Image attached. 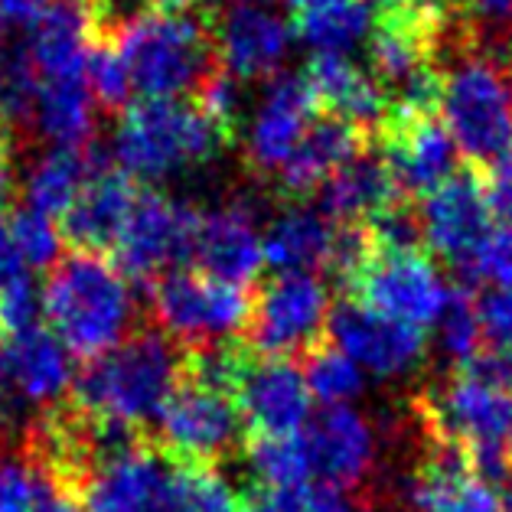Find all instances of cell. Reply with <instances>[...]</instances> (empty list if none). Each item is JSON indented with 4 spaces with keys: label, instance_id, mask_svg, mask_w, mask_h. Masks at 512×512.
<instances>
[{
    "label": "cell",
    "instance_id": "obj_1",
    "mask_svg": "<svg viewBox=\"0 0 512 512\" xmlns=\"http://www.w3.org/2000/svg\"><path fill=\"white\" fill-rule=\"evenodd\" d=\"M43 314L72 356L98 359L131 336L137 301L131 281L102 255L59 258L43 287Z\"/></svg>",
    "mask_w": 512,
    "mask_h": 512
},
{
    "label": "cell",
    "instance_id": "obj_2",
    "mask_svg": "<svg viewBox=\"0 0 512 512\" xmlns=\"http://www.w3.org/2000/svg\"><path fill=\"white\" fill-rule=\"evenodd\" d=\"M186 353L160 330L128 336L111 353L92 359L76 379V405L95 421L137 431L157 421L167 398L183 382Z\"/></svg>",
    "mask_w": 512,
    "mask_h": 512
},
{
    "label": "cell",
    "instance_id": "obj_3",
    "mask_svg": "<svg viewBox=\"0 0 512 512\" xmlns=\"http://www.w3.org/2000/svg\"><path fill=\"white\" fill-rule=\"evenodd\" d=\"M444 56L451 62L444 66L437 115L467 167L486 173L512 157V66L477 49L473 33Z\"/></svg>",
    "mask_w": 512,
    "mask_h": 512
},
{
    "label": "cell",
    "instance_id": "obj_4",
    "mask_svg": "<svg viewBox=\"0 0 512 512\" xmlns=\"http://www.w3.org/2000/svg\"><path fill=\"white\" fill-rule=\"evenodd\" d=\"M418 415L434 444L467 457L486 480L512 473V392L470 366L431 385Z\"/></svg>",
    "mask_w": 512,
    "mask_h": 512
},
{
    "label": "cell",
    "instance_id": "obj_5",
    "mask_svg": "<svg viewBox=\"0 0 512 512\" xmlns=\"http://www.w3.org/2000/svg\"><path fill=\"white\" fill-rule=\"evenodd\" d=\"M111 40L144 102H180L183 95H196L199 85L219 69L206 17L193 20L144 10Z\"/></svg>",
    "mask_w": 512,
    "mask_h": 512
},
{
    "label": "cell",
    "instance_id": "obj_6",
    "mask_svg": "<svg viewBox=\"0 0 512 512\" xmlns=\"http://www.w3.org/2000/svg\"><path fill=\"white\" fill-rule=\"evenodd\" d=\"M229 141L193 102H141L115 131L118 170L141 180H167L203 167Z\"/></svg>",
    "mask_w": 512,
    "mask_h": 512
},
{
    "label": "cell",
    "instance_id": "obj_7",
    "mask_svg": "<svg viewBox=\"0 0 512 512\" xmlns=\"http://www.w3.org/2000/svg\"><path fill=\"white\" fill-rule=\"evenodd\" d=\"M151 310L160 333L186 349L232 343L252 323L245 287L212 281L199 271H170L151 287Z\"/></svg>",
    "mask_w": 512,
    "mask_h": 512
},
{
    "label": "cell",
    "instance_id": "obj_8",
    "mask_svg": "<svg viewBox=\"0 0 512 512\" xmlns=\"http://www.w3.org/2000/svg\"><path fill=\"white\" fill-rule=\"evenodd\" d=\"M157 437L177 467H212L242 444L245 421L235 395L183 376L157 415Z\"/></svg>",
    "mask_w": 512,
    "mask_h": 512
},
{
    "label": "cell",
    "instance_id": "obj_9",
    "mask_svg": "<svg viewBox=\"0 0 512 512\" xmlns=\"http://www.w3.org/2000/svg\"><path fill=\"white\" fill-rule=\"evenodd\" d=\"M203 209L177 203L157 190H141L118 235L111 258L124 278L157 281L177 271L180 261H193V242Z\"/></svg>",
    "mask_w": 512,
    "mask_h": 512
},
{
    "label": "cell",
    "instance_id": "obj_10",
    "mask_svg": "<svg viewBox=\"0 0 512 512\" xmlns=\"http://www.w3.org/2000/svg\"><path fill=\"white\" fill-rule=\"evenodd\" d=\"M349 291L356 294L359 304L418 330L441 320L447 301H451V287H447L444 274L434 268V261L421 248L372 252V258L349 281Z\"/></svg>",
    "mask_w": 512,
    "mask_h": 512
},
{
    "label": "cell",
    "instance_id": "obj_11",
    "mask_svg": "<svg viewBox=\"0 0 512 512\" xmlns=\"http://www.w3.org/2000/svg\"><path fill=\"white\" fill-rule=\"evenodd\" d=\"M177 464L141 441L115 447L76 486L82 512H170Z\"/></svg>",
    "mask_w": 512,
    "mask_h": 512
},
{
    "label": "cell",
    "instance_id": "obj_12",
    "mask_svg": "<svg viewBox=\"0 0 512 512\" xmlns=\"http://www.w3.org/2000/svg\"><path fill=\"white\" fill-rule=\"evenodd\" d=\"M330 291L317 274H278L252 301L248 340L268 359L310 353L330 327Z\"/></svg>",
    "mask_w": 512,
    "mask_h": 512
},
{
    "label": "cell",
    "instance_id": "obj_13",
    "mask_svg": "<svg viewBox=\"0 0 512 512\" xmlns=\"http://www.w3.org/2000/svg\"><path fill=\"white\" fill-rule=\"evenodd\" d=\"M330 340L366 376L376 379L408 376L428 356L424 330L385 317L379 310L359 304L356 297L330 314Z\"/></svg>",
    "mask_w": 512,
    "mask_h": 512
},
{
    "label": "cell",
    "instance_id": "obj_14",
    "mask_svg": "<svg viewBox=\"0 0 512 512\" xmlns=\"http://www.w3.org/2000/svg\"><path fill=\"white\" fill-rule=\"evenodd\" d=\"M301 441L310 460V477L336 493L356 490L379 457L376 424L349 405L320 408L301 431Z\"/></svg>",
    "mask_w": 512,
    "mask_h": 512
},
{
    "label": "cell",
    "instance_id": "obj_15",
    "mask_svg": "<svg viewBox=\"0 0 512 512\" xmlns=\"http://www.w3.org/2000/svg\"><path fill=\"white\" fill-rule=\"evenodd\" d=\"M418 226L421 242L434 255L464 268L486 229L493 226V203L490 193H486L483 173L470 167L457 170L451 180L424 196Z\"/></svg>",
    "mask_w": 512,
    "mask_h": 512
},
{
    "label": "cell",
    "instance_id": "obj_16",
    "mask_svg": "<svg viewBox=\"0 0 512 512\" xmlns=\"http://www.w3.org/2000/svg\"><path fill=\"white\" fill-rule=\"evenodd\" d=\"M376 141L402 196H428L457 173V147L441 115L389 118Z\"/></svg>",
    "mask_w": 512,
    "mask_h": 512
},
{
    "label": "cell",
    "instance_id": "obj_17",
    "mask_svg": "<svg viewBox=\"0 0 512 512\" xmlns=\"http://www.w3.org/2000/svg\"><path fill=\"white\" fill-rule=\"evenodd\" d=\"M317 111L320 108L304 76L271 79L252 124H248L245 164L252 167L258 177H278L281 167L297 151V144L304 141V134L310 124H314Z\"/></svg>",
    "mask_w": 512,
    "mask_h": 512
},
{
    "label": "cell",
    "instance_id": "obj_18",
    "mask_svg": "<svg viewBox=\"0 0 512 512\" xmlns=\"http://www.w3.org/2000/svg\"><path fill=\"white\" fill-rule=\"evenodd\" d=\"M193 261L199 265V274L232 287H245L258 278L265 252H261V229L252 199L235 196L226 206L199 216Z\"/></svg>",
    "mask_w": 512,
    "mask_h": 512
},
{
    "label": "cell",
    "instance_id": "obj_19",
    "mask_svg": "<svg viewBox=\"0 0 512 512\" xmlns=\"http://www.w3.org/2000/svg\"><path fill=\"white\" fill-rule=\"evenodd\" d=\"M245 428L255 437H297L314 418L304 372L291 359L252 362L235 392Z\"/></svg>",
    "mask_w": 512,
    "mask_h": 512
},
{
    "label": "cell",
    "instance_id": "obj_20",
    "mask_svg": "<svg viewBox=\"0 0 512 512\" xmlns=\"http://www.w3.org/2000/svg\"><path fill=\"white\" fill-rule=\"evenodd\" d=\"M212 49L219 66L232 79H268L278 72L287 49L291 27L265 7H232L226 14L206 10Z\"/></svg>",
    "mask_w": 512,
    "mask_h": 512
},
{
    "label": "cell",
    "instance_id": "obj_21",
    "mask_svg": "<svg viewBox=\"0 0 512 512\" xmlns=\"http://www.w3.org/2000/svg\"><path fill=\"white\" fill-rule=\"evenodd\" d=\"M408 503L415 512H506L493 480L451 447L434 444L408 483Z\"/></svg>",
    "mask_w": 512,
    "mask_h": 512
},
{
    "label": "cell",
    "instance_id": "obj_22",
    "mask_svg": "<svg viewBox=\"0 0 512 512\" xmlns=\"http://www.w3.org/2000/svg\"><path fill=\"white\" fill-rule=\"evenodd\" d=\"M137 186L128 173L115 167H102L85 183V190L72 203V209L62 216V235L72 242L76 252L85 255H111L118 235L128 222Z\"/></svg>",
    "mask_w": 512,
    "mask_h": 512
},
{
    "label": "cell",
    "instance_id": "obj_23",
    "mask_svg": "<svg viewBox=\"0 0 512 512\" xmlns=\"http://www.w3.org/2000/svg\"><path fill=\"white\" fill-rule=\"evenodd\" d=\"M307 85L323 115L343 118L353 128L376 137L389 115L385 95L366 69L353 66L340 53H314L307 62Z\"/></svg>",
    "mask_w": 512,
    "mask_h": 512
},
{
    "label": "cell",
    "instance_id": "obj_24",
    "mask_svg": "<svg viewBox=\"0 0 512 512\" xmlns=\"http://www.w3.org/2000/svg\"><path fill=\"white\" fill-rule=\"evenodd\" d=\"M372 144V137L366 131L353 128L343 118L333 115H317L314 124L307 128L304 141L297 144V151L291 160L281 167V173L274 180L284 190V196H310L317 193L323 183L340 167H346L349 160H356L359 154H366Z\"/></svg>",
    "mask_w": 512,
    "mask_h": 512
},
{
    "label": "cell",
    "instance_id": "obj_25",
    "mask_svg": "<svg viewBox=\"0 0 512 512\" xmlns=\"http://www.w3.org/2000/svg\"><path fill=\"white\" fill-rule=\"evenodd\" d=\"M95 40V20L85 0H53L33 23L27 53L40 82L85 79V56Z\"/></svg>",
    "mask_w": 512,
    "mask_h": 512
},
{
    "label": "cell",
    "instance_id": "obj_26",
    "mask_svg": "<svg viewBox=\"0 0 512 512\" xmlns=\"http://www.w3.org/2000/svg\"><path fill=\"white\" fill-rule=\"evenodd\" d=\"M4 356L23 405L49 411V405H56L69 389H76L72 353L56 340L53 330L33 327L27 333L7 336Z\"/></svg>",
    "mask_w": 512,
    "mask_h": 512
},
{
    "label": "cell",
    "instance_id": "obj_27",
    "mask_svg": "<svg viewBox=\"0 0 512 512\" xmlns=\"http://www.w3.org/2000/svg\"><path fill=\"white\" fill-rule=\"evenodd\" d=\"M336 232L340 226L330 222L320 209L304 203L287 206L261 232L265 265H271L278 274H317L320 268H330Z\"/></svg>",
    "mask_w": 512,
    "mask_h": 512
},
{
    "label": "cell",
    "instance_id": "obj_28",
    "mask_svg": "<svg viewBox=\"0 0 512 512\" xmlns=\"http://www.w3.org/2000/svg\"><path fill=\"white\" fill-rule=\"evenodd\" d=\"M320 212L336 226H366L379 212L402 203V193L392 180L389 167L382 157H372L369 151L349 160L317 190Z\"/></svg>",
    "mask_w": 512,
    "mask_h": 512
},
{
    "label": "cell",
    "instance_id": "obj_29",
    "mask_svg": "<svg viewBox=\"0 0 512 512\" xmlns=\"http://www.w3.org/2000/svg\"><path fill=\"white\" fill-rule=\"evenodd\" d=\"M102 167L108 164L95 144L82 147V151L53 147V151H46L40 160H33V167L27 170V180H23L27 209L43 212L49 219L66 216L72 203L79 199V193L85 190V183Z\"/></svg>",
    "mask_w": 512,
    "mask_h": 512
},
{
    "label": "cell",
    "instance_id": "obj_30",
    "mask_svg": "<svg viewBox=\"0 0 512 512\" xmlns=\"http://www.w3.org/2000/svg\"><path fill=\"white\" fill-rule=\"evenodd\" d=\"M33 128L53 147H62V151H82V147H89L95 131V115H92V95L85 79L40 82V102H36Z\"/></svg>",
    "mask_w": 512,
    "mask_h": 512
},
{
    "label": "cell",
    "instance_id": "obj_31",
    "mask_svg": "<svg viewBox=\"0 0 512 512\" xmlns=\"http://www.w3.org/2000/svg\"><path fill=\"white\" fill-rule=\"evenodd\" d=\"M294 30L317 53H346L369 30V7L362 0H340V4L310 10L294 17Z\"/></svg>",
    "mask_w": 512,
    "mask_h": 512
},
{
    "label": "cell",
    "instance_id": "obj_32",
    "mask_svg": "<svg viewBox=\"0 0 512 512\" xmlns=\"http://www.w3.org/2000/svg\"><path fill=\"white\" fill-rule=\"evenodd\" d=\"M40 102V76L27 46L0 49V128L10 134L30 128Z\"/></svg>",
    "mask_w": 512,
    "mask_h": 512
},
{
    "label": "cell",
    "instance_id": "obj_33",
    "mask_svg": "<svg viewBox=\"0 0 512 512\" xmlns=\"http://www.w3.org/2000/svg\"><path fill=\"white\" fill-rule=\"evenodd\" d=\"M248 470L261 490H294L314 483L301 434L297 437H255L248 444Z\"/></svg>",
    "mask_w": 512,
    "mask_h": 512
},
{
    "label": "cell",
    "instance_id": "obj_34",
    "mask_svg": "<svg viewBox=\"0 0 512 512\" xmlns=\"http://www.w3.org/2000/svg\"><path fill=\"white\" fill-rule=\"evenodd\" d=\"M304 379L310 398H317L323 408L349 405L353 398L366 392V372L336 346H314L307 356Z\"/></svg>",
    "mask_w": 512,
    "mask_h": 512
},
{
    "label": "cell",
    "instance_id": "obj_35",
    "mask_svg": "<svg viewBox=\"0 0 512 512\" xmlns=\"http://www.w3.org/2000/svg\"><path fill=\"white\" fill-rule=\"evenodd\" d=\"M170 512H252L216 467H177Z\"/></svg>",
    "mask_w": 512,
    "mask_h": 512
},
{
    "label": "cell",
    "instance_id": "obj_36",
    "mask_svg": "<svg viewBox=\"0 0 512 512\" xmlns=\"http://www.w3.org/2000/svg\"><path fill=\"white\" fill-rule=\"evenodd\" d=\"M85 85H89L92 102L108 115H124L131 102V76L111 36H95L89 56H85Z\"/></svg>",
    "mask_w": 512,
    "mask_h": 512
},
{
    "label": "cell",
    "instance_id": "obj_37",
    "mask_svg": "<svg viewBox=\"0 0 512 512\" xmlns=\"http://www.w3.org/2000/svg\"><path fill=\"white\" fill-rule=\"evenodd\" d=\"M437 327V346L447 359H454L457 366H467L470 359L480 356V317H477V301L467 297L464 291H451V301H447Z\"/></svg>",
    "mask_w": 512,
    "mask_h": 512
},
{
    "label": "cell",
    "instance_id": "obj_38",
    "mask_svg": "<svg viewBox=\"0 0 512 512\" xmlns=\"http://www.w3.org/2000/svg\"><path fill=\"white\" fill-rule=\"evenodd\" d=\"M56 477L40 467L30 454L0 460V512H36Z\"/></svg>",
    "mask_w": 512,
    "mask_h": 512
},
{
    "label": "cell",
    "instance_id": "obj_39",
    "mask_svg": "<svg viewBox=\"0 0 512 512\" xmlns=\"http://www.w3.org/2000/svg\"><path fill=\"white\" fill-rule=\"evenodd\" d=\"M7 232L10 239H14L17 252L23 258V265L30 271L33 268H49L59 261V252H62V232L56 229V222L43 216V212L36 209H20L10 216L7 222Z\"/></svg>",
    "mask_w": 512,
    "mask_h": 512
},
{
    "label": "cell",
    "instance_id": "obj_40",
    "mask_svg": "<svg viewBox=\"0 0 512 512\" xmlns=\"http://www.w3.org/2000/svg\"><path fill=\"white\" fill-rule=\"evenodd\" d=\"M464 271L470 278L493 284V291H509L512 287V219L493 222L480 245L473 248Z\"/></svg>",
    "mask_w": 512,
    "mask_h": 512
},
{
    "label": "cell",
    "instance_id": "obj_41",
    "mask_svg": "<svg viewBox=\"0 0 512 512\" xmlns=\"http://www.w3.org/2000/svg\"><path fill=\"white\" fill-rule=\"evenodd\" d=\"M252 512H362L346 493L327 490V486L307 483L294 490H258Z\"/></svg>",
    "mask_w": 512,
    "mask_h": 512
},
{
    "label": "cell",
    "instance_id": "obj_42",
    "mask_svg": "<svg viewBox=\"0 0 512 512\" xmlns=\"http://www.w3.org/2000/svg\"><path fill=\"white\" fill-rule=\"evenodd\" d=\"M40 314H43V294L36 291V284L30 278L17 281L14 287H7L0 294V333L4 336H17L40 327L36 323Z\"/></svg>",
    "mask_w": 512,
    "mask_h": 512
},
{
    "label": "cell",
    "instance_id": "obj_43",
    "mask_svg": "<svg viewBox=\"0 0 512 512\" xmlns=\"http://www.w3.org/2000/svg\"><path fill=\"white\" fill-rule=\"evenodd\" d=\"M480 333L490 343L486 349H506L512 353V287L509 291H490L477 301Z\"/></svg>",
    "mask_w": 512,
    "mask_h": 512
},
{
    "label": "cell",
    "instance_id": "obj_44",
    "mask_svg": "<svg viewBox=\"0 0 512 512\" xmlns=\"http://www.w3.org/2000/svg\"><path fill=\"white\" fill-rule=\"evenodd\" d=\"M30 278V268L23 265V258L17 252L14 239H10L7 226H0V294L7 291V287H14L17 281Z\"/></svg>",
    "mask_w": 512,
    "mask_h": 512
},
{
    "label": "cell",
    "instance_id": "obj_45",
    "mask_svg": "<svg viewBox=\"0 0 512 512\" xmlns=\"http://www.w3.org/2000/svg\"><path fill=\"white\" fill-rule=\"evenodd\" d=\"M464 17H477L493 27H512V0H454Z\"/></svg>",
    "mask_w": 512,
    "mask_h": 512
},
{
    "label": "cell",
    "instance_id": "obj_46",
    "mask_svg": "<svg viewBox=\"0 0 512 512\" xmlns=\"http://www.w3.org/2000/svg\"><path fill=\"white\" fill-rule=\"evenodd\" d=\"M20 408H23V402H20V395H17L14 376H10L4 346H0V428H14Z\"/></svg>",
    "mask_w": 512,
    "mask_h": 512
},
{
    "label": "cell",
    "instance_id": "obj_47",
    "mask_svg": "<svg viewBox=\"0 0 512 512\" xmlns=\"http://www.w3.org/2000/svg\"><path fill=\"white\" fill-rule=\"evenodd\" d=\"M53 7V0H0V10H4V20L14 23H33L40 20L46 10Z\"/></svg>",
    "mask_w": 512,
    "mask_h": 512
},
{
    "label": "cell",
    "instance_id": "obj_48",
    "mask_svg": "<svg viewBox=\"0 0 512 512\" xmlns=\"http://www.w3.org/2000/svg\"><path fill=\"white\" fill-rule=\"evenodd\" d=\"M362 4H372L379 10V20L382 17H408V14H418V10L437 4V0H362Z\"/></svg>",
    "mask_w": 512,
    "mask_h": 512
},
{
    "label": "cell",
    "instance_id": "obj_49",
    "mask_svg": "<svg viewBox=\"0 0 512 512\" xmlns=\"http://www.w3.org/2000/svg\"><path fill=\"white\" fill-rule=\"evenodd\" d=\"M203 0H147V10L167 17H190V10H196Z\"/></svg>",
    "mask_w": 512,
    "mask_h": 512
},
{
    "label": "cell",
    "instance_id": "obj_50",
    "mask_svg": "<svg viewBox=\"0 0 512 512\" xmlns=\"http://www.w3.org/2000/svg\"><path fill=\"white\" fill-rule=\"evenodd\" d=\"M330 4H340V0H287V7H291L294 17L310 14V10H320V7H330Z\"/></svg>",
    "mask_w": 512,
    "mask_h": 512
},
{
    "label": "cell",
    "instance_id": "obj_51",
    "mask_svg": "<svg viewBox=\"0 0 512 512\" xmlns=\"http://www.w3.org/2000/svg\"><path fill=\"white\" fill-rule=\"evenodd\" d=\"M10 186H14V177H10V167H0V212L10 203Z\"/></svg>",
    "mask_w": 512,
    "mask_h": 512
},
{
    "label": "cell",
    "instance_id": "obj_52",
    "mask_svg": "<svg viewBox=\"0 0 512 512\" xmlns=\"http://www.w3.org/2000/svg\"><path fill=\"white\" fill-rule=\"evenodd\" d=\"M512 477V473H509ZM506 512H512V480H509V496H506Z\"/></svg>",
    "mask_w": 512,
    "mask_h": 512
},
{
    "label": "cell",
    "instance_id": "obj_53",
    "mask_svg": "<svg viewBox=\"0 0 512 512\" xmlns=\"http://www.w3.org/2000/svg\"><path fill=\"white\" fill-rule=\"evenodd\" d=\"M235 4H239V7H248V4H252V0H235Z\"/></svg>",
    "mask_w": 512,
    "mask_h": 512
},
{
    "label": "cell",
    "instance_id": "obj_54",
    "mask_svg": "<svg viewBox=\"0 0 512 512\" xmlns=\"http://www.w3.org/2000/svg\"><path fill=\"white\" fill-rule=\"evenodd\" d=\"M0 33H4V10H0Z\"/></svg>",
    "mask_w": 512,
    "mask_h": 512
}]
</instances>
